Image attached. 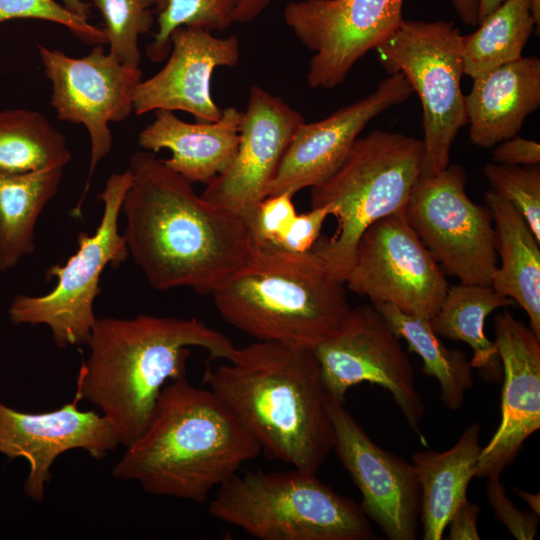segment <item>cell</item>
<instances>
[{
    "mask_svg": "<svg viewBox=\"0 0 540 540\" xmlns=\"http://www.w3.org/2000/svg\"><path fill=\"white\" fill-rule=\"evenodd\" d=\"M516 494L528 505L531 512L540 515V494L530 493L520 488H514Z\"/></svg>",
    "mask_w": 540,
    "mask_h": 540,
    "instance_id": "obj_42",
    "label": "cell"
},
{
    "mask_svg": "<svg viewBox=\"0 0 540 540\" xmlns=\"http://www.w3.org/2000/svg\"><path fill=\"white\" fill-rule=\"evenodd\" d=\"M422 160L420 139L374 130L358 137L340 167L311 188V206H327L338 222L333 235L320 236L312 251L338 279L345 282L363 232L405 209L421 176Z\"/></svg>",
    "mask_w": 540,
    "mask_h": 540,
    "instance_id": "obj_6",
    "label": "cell"
},
{
    "mask_svg": "<svg viewBox=\"0 0 540 540\" xmlns=\"http://www.w3.org/2000/svg\"><path fill=\"white\" fill-rule=\"evenodd\" d=\"M170 43L164 67L138 84L133 112L184 111L199 122L219 120L223 109L212 98L211 78L217 67L238 64V36L216 37L207 29L181 26L171 33Z\"/></svg>",
    "mask_w": 540,
    "mask_h": 540,
    "instance_id": "obj_20",
    "label": "cell"
},
{
    "mask_svg": "<svg viewBox=\"0 0 540 540\" xmlns=\"http://www.w3.org/2000/svg\"><path fill=\"white\" fill-rule=\"evenodd\" d=\"M75 397L100 409L125 447L144 431L163 387L186 376L188 347L230 360L231 340L196 318L141 314L97 318Z\"/></svg>",
    "mask_w": 540,
    "mask_h": 540,
    "instance_id": "obj_3",
    "label": "cell"
},
{
    "mask_svg": "<svg viewBox=\"0 0 540 540\" xmlns=\"http://www.w3.org/2000/svg\"><path fill=\"white\" fill-rule=\"evenodd\" d=\"M477 26L462 36L463 72L472 79L521 58L537 29L531 0H506Z\"/></svg>",
    "mask_w": 540,
    "mask_h": 540,
    "instance_id": "obj_28",
    "label": "cell"
},
{
    "mask_svg": "<svg viewBox=\"0 0 540 540\" xmlns=\"http://www.w3.org/2000/svg\"><path fill=\"white\" fill-rule=\"evenodd\" d=\"M404 0H300L289 2L283 19L312 51L306 74L311 88L342 84L354 65L376 49L403 20Z\"/></svg>",
    "mask_w": 540,
    "mask_h": 540,
    "instance_id": "obj_14",
    "label": "cell"
},
{
    "mask_svg": "<svg viewBox=\"0 0 540 540\" xmlns=\"http://www.w3.org/2000/svg\"><path fill=\"white\" fill-rule=\"evenodd\" d=\"M291 192L267 196L248 221L255 246L271 247L287 231L297 211Z\"/></svg>",
    "mask_w": 540,
    "mask_h": 540,
    "instance_id": "obj_34",
    "label": "cell"
},
{
    "mask_svg": "<svg viewBox=\"0 0 540 540\" xmlns=\"http://www.w3.org/2000/svg\"><path fill=\"white\" fill-rule=\"evenodd\" d=\"M372 305L394 334L422 359L423 373L438 381L444 406L451 411L460 410L474 383L473 367L466 354L460 349L446 348L432 331L429 320L408 315L389 303Z\"/></svg>",
    "mask_w": 540,
    "mask_h": 540,
    "instance_id": "obj_27",
    "label": "cell"
},
{
    "mask_svg": "<svg viewBox=\"0 0 540 540\" xmlns=\"http://www.w3.org/2000/svg\"><path fill=\"white\" fill-rule=\"evenodd\" d=\"M242 112L223 109L215 122L189 123L173 111L156 110L154 120L138 135L139 145L156 153L171 151L164 164L191 183L207 184L222 173L234 159L239 145Z\"/></svg>",
    "mask_w": 540,
    "mask_h": 540,
    "instance_id": "obj_21",
    "label": "cell"
},
{
    "mask_svg": "<svg viewBox=\"0 0 540 540\" xmlns=\"http://www.w3.org/2000/svg\"><path fill=\"white\" fill-rule=\"evenodd\" d=\"M484 201L500 259L490 285L523 308L530 328L540 338V242L511 203L491 189L485 192Z\"/></svg>",
    "mask_w": 540,
    "mask_h": 540,
    "instance_id": "obj_23",
    "label": "cell"
},
{
    "mask_svg": "<svg viewBox=\"0 0 540 540\" xmlns=\"http://www.w3.org/2000/svg\"><path fill=\"white\" fill-rule=\"evenodd\" d=\"M74 397L56 410L25 413L0 400V453L9 460L25 458L30 470L23 486L25 495L41 503L51 481L54 461L66 451L85 450L104 458L121 444L111 421L94 410L82 411Z\"/></svg>",
    "mask_w": 540,
    "mask_h": 540,
    "instance_id": "obj_17",
    "label": "cell"
},
{
    "mask_svg": "<svg viewBox=\"0 0 540 540\" xmlns=\"http://www.w3.org/2000/svg\"><path fill=\"white\" fill-rule=\"evenodd\" d=\"M227 361L204 383L268 456L316 473L334 434L313 348L256 341Z\"/></svg>",
    "mask_w": 540,
    "mask_h": 540,
    "instance_id": "obj_2",
    "label": "cell"
},
{
    "mask_svg": "<svg viewBox=\"0 0 540 540\" xmlns=\"http://www.w3.org/2000/svg\"><path fill=\"white\" fill-rule=\"evenodd\" d=\"M260 451L218 397L185 376L163 387L146 428L112 474L153 495L204 503Z\"/></svg>",
    "mask_w": 540,
    "mask_h": 540,
    "instance_id": "obj_4",
    "label": "cell"
},
{
    "mask_svg": "<svg viewBox=\"0 0 540 540\" xmlns=\"http://www.w3.org/2000/svg\"><path fill=\"white\" fill-rule=\"evenodd\" d=\"M37 47L51 82L50 104L58 119L84 125L90 138L88 179L73 210V215L78 216L95 168L111 151L113 138L109 123L121 122L134 111V95L142 81V71L106 54L103 45H95L81 58L40 44Z\"/></svg>",
    "mask_w": 540,
    "mask_h": 540,
    "instance_id": "obj_13",
    "label": "cell"
},
{
    "mask_svg": "<svg viewBox=\"0 0 540 540\" xmlns=\"http://www.w3.org/2000/svg\"><path fill=\"white\" fill-rule=\"evenodd\" d=\"M347 290L312 250L254 245L246 263L211 295L221 317L256 341L314 348L348 317Z\"/></svg>",
    "mask_w": 540,
    "mask_h": 540,
    "instance_id": "obj_5",
    "label": "cell"
},
{
    "mask_svg": "<svg viewBox=\"0 0 540 540\" xmlns=\"http://www.w3.org/2000/svg\"><path fill=\"white\" fill-rule=\"evenodd\" d=\"M273 0H239L234 22L248 23L261 15Z\"/></svg>",
    "mask_w": 540,
    "mask_h": 540,
    "instance_id": "obj_39",
    "label": "cell"
},
{
    "mask_svg": "<svg viewBox=\"0 0 540 540\" xmlns=\"http://www.w3.org/2000/svg\"><path fill=\"white\" fill-rule=\"evenodd\" d=\"M328 413L333 449L362 495L364 514L389 540H415L421 488L413 464L376 444L344 404L329 398Z\"/></svg>",
    "mask_w": 540,
    "mask_h": 540,
    "instance_id": "obj_15",
    "label": "cell"
},
{
    "mask_svg": "<svg viewBox=\"0 0 540 540\" xmlns=\"http://www.w3.org/2000/svg\"><path fill=\"white\" fill-rule=\"evenodd\" d=\"M493 324L504 377L500 423L477 463L482 478L500 477L540 428V338L507 309Z\"/></svg>",
    "mask_w": 540,
    "mask_h": 540,
    "instance_id": "obj_19",
    "label": "cell"
},
{
    "mask_svg": "<svg viewBox=\"0 0 540 540\" xmlns=\"http://www.w3.org/2000/svg\"><path fill=\"white\" fill-rule=\"evenodd\" d=\"M208 512L260 540L376 539L359 504L296 467L237 473L216 489Z\"/></svg>",
    "mask_w": 540,
    "mask_h": 540,
    "instance_id": "obj_7",
    "label": "cell"
},
{
    "mask_svg": "<svg viewBox=\"0 0 540 540\" xmlns=\"http://www.w3.org/2000/svg\"><path fill=\"white\" fill-rule=\"evenodd\" d=\"M489 505L495 517L517 540H532L538 527L539 516L520 511L508 498L505 485L499 477H489L486 485Z\"/></svg>",
    "mask_w": 540,
    "mask_h": 540,
    "instance_id": "obj_35",
    "label": "cell"
},
{
    "mask_svg": "<svg viewBox=\"0 0 540 540\" xmlns=\"http://www.w3.org/2000/svg\"><path fill=\"white\" fill-rule=\"evenodd\" d=\"M483 173L490 189L511 203L540 242V167L488 162Z\"/></svg>",
    "mask_w": 540,
    "mask_h": 540,
    "instance_id": "obj_32",
    "label": "cell"
},
{
    "mask_svg": "<svg viewBox=\"0 0 540 540\" xmlns=\"http://www.w3.org/2000/svg\"><path fill=\"white\" fill-rule=\"evenodd\" d=\"M328 216H331V210L327 206L312 207L310 211L297 213L284 235L271 247L296 254L311 251L321 236Z\"/></svg>",
    "mask_w": 540,
    "mask_h": 540,
    "instance_id": "obj_36",
    "label": "cell"
},
{
    "mask_svg": "<svg viewBox=\"0 0 540 540\" xmlns=\"http://www.w3.org/2000/svg\"><path fill=\"white\" fill-rule=\"evenodd\" d=\"M12 19H39L68 28L87 44L103 45L107 39L102 29L87 19L71 13L55 0H0V23Z\"/></svg>",
    "mask_w": 540,
    "mask_h": 540,
    "instance_id": "obj_33",
    "label": "cell"
},
{
    "mask_svg": "<svg viewBox=\"0 0 540 540\" xmlns=\"http://www.w3.org/2000/svg\"><path fill=\"white\" fill-rule=\"evenodd\" d=\"M304 121V116L281 97L252 85L242 112L236 155L206 184L201 197L249 221L268 196L290 139Z\"/></svg>",
    "mask_w": 540,
    "mask_h": 540,
    "instance_id": "obj_16",
    "label": "cell"
},
{
    "mask_svg": "<svg viewBox=\"0 0 540 540\" xmlns=\"http://www.w3.org/2000/svg\"><path fill=\"white\" fill-rule=\"evenodd\" d=\"M128 169L123 236L153 289L212 294L246 263L254 249L246 219L198 196L153 152L136 151Z\"/></svg>",
    "mask_w": 540,
    "mask_h": 540,
    "instance_id": "obj_1",
    "label": "cell"
},
{
    "mask_svg": "<svg viewBox=\"0 0 540 540\" xmlns=\"http://www.w3.org/2000/svg\"><path fill=\"white\" fill-rule=\"evenodd\" d=\"M157 0H93L104 20L109 54L127 67L139 68L138 37L150 31Z\"/></svg>",
    "mask_w": 540,
    "mask_h": 540,
    "instance_id": "obj_31",
    "label": "cell"
},
{
    "mask_svg": "<svg viewBox=\"0 0 540 540\" xmlns=\"http://www.w3.org/2000/svg\"><path fill=\"white\" fill-rule=\"evenodd\" d=\"M131 180L129 169L108 177L98 194L103 213L94 234L80 232L77 251L65 264L47 269L46 279H57L50 292L19 294L12 300L8 316L13 324L46 325L58 348L86 345L97 319L93 305L101 294V274L107 265L118 267L129 257L119 216Z\"/></svg>",
    "mask_w": 540,
    "mask_h": 540,
    "instance_id": "obj_8",
    "label": "cell"
},
{
    "mask_svg": "<svg viewBox=\"0 0 540 540\" xmlns=\"http://www.w3.org/2000/svg\"><path fill=\"white\" fill-rule=\"evenodd\" d=\"M63 169L0 174V271L35 251L38 217L57 193Z\"/></svg>",
    "mask_w": 540,
    "mask_h": 540,
    "instance_id": "obj_26",
    "label": "cell"
},
{
    "mask_svg": "<svg viewBox=\"0 0 540 540\" xmlns=\"http://www.w3.org/2000/svg\"><path fill=\"white\" fill-rule=\"evenodd\" d=\"M330 399L344 404L349 388L369 382L387 390L423 445L425 405L399 338L371 305L352 308L342 326L313 348Z\"/></svg>",
    "mask_w": 540,
    "mask_h": 540,
    "instance_id": "obj_11",
    "label": "cell"
},
{
    "mask_svg": "<svg viewBox=\"0 0 540 540\" xmlns=\"http://www.w3.org/2000/svg\"><path fill=\"white\" fill-rule=\"evenodd\" d=\"M465 186L458 164L420 176L405 215L444 274L463 284L490 285L498 265L491 213L469 198Z\"/></svg>",
    "mask_w": 540,
    "mask_h": 540,
    "instance_id": "obj_10",
    "label": "cell"
},
{
    "mask_svg": "<svg viewBox=\"0 0 540 540\" xmlns=\"http://www.w3.org/2000/svg\"><path fill=\"white\" fill-rule=\"evenodd\" d=\"M480 508L465 498L450 517L449 540H479L477 518Z\"/></svg>",
    "mask_w": 540,
    "mask_h": 540,
    "instance_id": "obj_38",
    "label": "cell"
},
{
    "mask_svg": "<svg viewBox=\"0 0 540 540\" xmlns=\"http://www.w3.org/2000/svg\"><path fill=\"white\" fill-rule=\"evenodd\" d=\"M462 22L471 26L478 25L476 0H450Z\"/></svg>",
    "mask_w": 540,
    "mask_h": 540,
    "instance_id": "obj_40",
    "label": "cell"
},
{
    "mask_svg": "<svg viewBox=\"0 0 540 540\" xmlns=\"http://www.w3.org/2000/svg\"><path fill=\"white\" fill-rule=\"evenodd\" d=\"M480 433L481 425L471 423L448 450L412 455L421 488L420 522L424 540H441L451 515L467 498V487L476 476L482 448Z\"/></svg>",
    "mask_w": 540,
    "mask_h": 540,
    "instance_id": "obj_24",
    "label": "cell"
},
{
    "mask_svg": "<svg viewBox=\"0 0 540 540\" xmlns=\"http://www.w3.org/2000/svg\"><path fill=\"white\" fill-rule=\"evenodd\" d=\"M513 300L491 285L463 284L449 286L436 314L429 320L438 337L463 341L473 350L470 363L491 383H500L503 369L494 342L484 332L490 313L513 305Z\"/></svg>",
    "mask_w": 540,
    "mask_h": 540,
    "instance_id": "obj_25",
    "label": "cell"
},
{
    "mask_svg": "<svg viewBox=\"0 0 540 540\" xmlns=\"http://www.w3.org/2000/svg\"><path fill=\"white\" fill-rule=\"evenodd\" d=\"M413 93L401 73L389 74L368 96L320 121L299 124L269 186L268 196L283 192L295 195L324 182L343 163L368 123L405 102Z\"/></svg>",
    "mask_w": 540,
    "mask_h": 540,
    "instance_id": "obj_18",
    "label": "cell"
},
{
    "mask_svg": "<svg viewBox=\"0 0 540 540\" xmlns=\"http://www.w3.org/2000/svg\"><path fill=\"white\" fill-rule=\"evenodd\" d=\"M345 284L372 304L389 303L426 320L436 314L449 287L405 209L375 221L363 232Z\"/></svg>",
    "mask_w": 540,
    "mask_h": 540,
    "instance_id": "obj_12",
    "label": "cell"
},
{
    "mask_svg": "<svg viewBox=\"0 0 540 540\" xmlns=\"http://www.w3.org/2000/svg\"><path fill=\"white\" fill-rule=\"evenodd\" d=\"M462 34L451 22L403 19L375 50L388 74L401 73L423 111L421 176L444 170L451 146L467 124L461 78Z\"/></svg>",
    "mask_w": 540,
    "mask_h": 540,
    "instance_id": "obj_9",
    "label": "cell"
},
{
    "mask_svg": "<svg viewBox=\"0 0 540 540\" xmlns=\"http://www.w3.org/2000/svg\"><path fill=\"white\" fill-rule=\"evenodd\" d=\"M167 2L168 0H157L156 12L157 13L161 12L165 8Z\"/></svg>",
    "mask_w": 540,
    "mask_h": 540,
    "instance_id": "obj_44",
    "label": "cell"
},
{
    "mask_svg": "<svg viewBox=\"0 0 540 540\" xmlns=\"http://www.w3.org/2000/svg\"><path fill=\"white\" fill-rule=\"evenodd\" d=\"M478 24L506 0H476Z\"/></svg>",
    "mask_w": 540,
    "mask_h": 540,
    "instance_id": "obj_43",
    "label": "cell"
},
{
    "mask_svg": "<svg viewBox=\"0 0 540 540\" xmlns=\"http://www.w3.org/2000/svg\"><path fill=\"white\" fill-rule=\"evenodd\" d=\"M492 162L508 166L539 165L540 144L515 135L493 147Z\"/></svg>",
    "mask_w": 540,
    "mask_h": 540,
    "instance_id": "obj_37",
    "label": "cell"
},
{
    "mask_svg": "<svg viewBox=\"0 0 540 540\" xmlns=\"http://www.w3.org/2000/svg\"><path fill=\"white\" fill-rule=\"evenodd\" d=\"M62 5L71 13L88 19L91 12V4L82 0H61Z\"/></svg>",
    "mask_w": 540,
    "mask_h": 540,
    "instance_id": "obj_41",
    "label": "cell"
},
{
    "mask_svg": "<svg viewBox=\"0 0 540 540\" xmlns=\"http://www.w3.org/2000/svg\"><path fill=\"white\" fill-rule=\"evenodd\" d=\"M464 95L469 138L493 148L519 133L528 115L540 106V60L521 57L473 78Z\"/></svg>",
    "mask_w": 540,
    "mask_h": 540,
    "instance_id": "obj_22",
    "label": "cell"
},
{
    "mask_svg": "<svg viewBox=\"0 0 540 540\" xmlns=\"http://www.w3.org/2000/svg\"><path fill=\"white\" fill-rule=\"evenodd\" d=\"M71 152L45 115L28 109L0 110V174L65 167Z\"/></svg>",
    "mask_w": 540,
    "mask_h": 540,
    "instance_id": "obj_29",
    "label": "cell"
},
{
    "mask_svg": "<svg viewBox=\"0 0 540 540\" xmlns=\"http://www.w3.org/2000/svg\"><path fill=\"white\" fill-rule=\"evenodd\" d=\"M239 0H168L158 13V31L146 47L152 62L166 59L171 50L170 35L178 27H199L224 31L234 23Z\"/></svg>",
    "mask_w": 540,
    "mask_h": 540,
    "instance_id": "obj_30",
    "label": "cell"
}]
</instances>
